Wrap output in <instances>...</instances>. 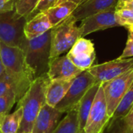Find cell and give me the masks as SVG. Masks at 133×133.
Returning <instances> with one entry per match:
<instances>
[{
    "label": "cell",
    "instance_id": "obj_1",
    "mask_svg": "<svg viewBox=\"0 0 133 133\" xmlns=\"http://www.w3.org/2000/svg\"><path fill=\"white\" fill-rule=\"evenodd\" d=\"M48 74L35 79L29 90L19 102L23 110V118L17 133L31 132L35 120L41 108L46 104V89L50 82Z\"/></svg>",
    "mask_w": 133,
    "mask_h": 133
},
{
    "label": "cell",
    "instance_id": "obj_2",
    "mask_svg": "<svg viewBox=\"0 0 133 133\" xmlns=\"http://www.w3.org/2000/svg\"><path fill=\"white\" fill-rule=\"evenodd\" d=\"M51 30L37 37L27 40L26 62L34 79L48 73L51 61Z\"/></svg>",
    "mask_w": 133,
    "mask_h": 133
},
{
    "label": "cell",
    "instance_id": "obj_3",
    "mask_svg": "<svg viewBox=\"0 0 133 133\" xmlns=\"http://www.w3.org/2000/svg\"><path fill=\"white\" fill-rule=\"evenodd\" d=\"M76 22L70 16L51 28V59L61 56L63 53L69 51L76 41L82 37L81 29L76 26Z\"/></svg>",
    "mask_w": 133,
    "mask_h": 133
},
{
    "label": "cell",
    "instance_id": "obj_4",
    "mask_svg": "<svg viewBox=\"0 0 133 133\" xmlns=\"http://www.w3.org/2000/svg\"><path fill=\"white\" fill-rule=\"evenodd\" d=\"M26 23V19L17 17L14 10L0 13V42L25 52L28 40L24 34Z\"/></svg>",
    "mask_w": 133,
    "mask_h": 133
},
{
    "label": "cell",
    "instance_id": "obj_5",
    "mask_svg": "<svg viewBox=\"0 0 133 133\" xmlns=\"http://www.w3.org/2000/svg\"><path fill=\"white\" fill-rule=\"evenodd\" d=\"M0 55L5 72L8 75L21 80L33 82L35 79L27 66L25 52L22 49L0 42Z\"/></svg>",
    "mask_w": 133,
    "mask_h": 133
},
{
    "label": "cell",
    "instance_id": "obj_6",
    "mask_svg": "<svg viewBox=\"0 0 133 133\" xmlns=\"http://www.w3.org/2000/svg\"><path fill=\"white\" fill-rule=\"evenodd\" d=\"M97 83L96 79L88 70L83 71L73 79L67 94L55 108L63 113L76 108L85 94Z\"/></svg>",
    "mask_w": 133,
    "mask_h": 133
},
{
    "label": "cell",
    "instance_id": "obj_7",
    "mask_svg": "<svg viewBox=\"0 0 133 133\" xmlns=\"http://www.w3.org/2000/svg\"><path fill=\"white\" fill-rule=\"evenodd\" d=\"M132 83L133 68L124 74L101 84L111 119Z\"/></svg>",
    "mask_w": 133,
    "mask_h": 133
},
{
    "label": "cell",
    "instance_id": "obj_8",
    "mask_svg": "<svg viewBox=\"0 0 133 133\" xmlns=\"http://www.w3.org/2000/svg\"><path fill=\"white\" fill-rule=\"evenodd\" d=\"M110 121L104 90L101 84L87 118L83 133H104Z\"/></svg>",
    "mask_w": 133,
    "mask_h": 133
},
{
    "label": "cell",
    "instance_id": "obj_9",
    "mask_svg": "<svg viewBox=\"0 0 133 133\" xmlns=\"http://www.w3.org/2000/svg\"><path fill=\"white\" fill-rule=\"evenodd\" d=\"M133 68V57L121 59L119 58L102 64L94 65L87 69L97 83L102 84L111 80Z\"/></svg>",
    "mask_w": 133,
    "mask_h": 133
},
{
    "label": "cell",
    "instance_id": "obj_10",
    "mask_svg": "<svg viewBox=\"0 0 133 133\" xmlns=\"http://www.w3.org/2000/svg\"><path fill=\"white\" fill-rule=\"evenodd\" d=\"M122 24L116 14V9L97 12L81 20L79 26L82 32V37L89 34L104 30L108 28L122 26Z\"/></svg>",
    "mask_w": 133,
    "mask_h": 133
},
{
    "label": "cell",
    "instance_id": "obj_11",
    "mask_svg": "<svg viewBox=\"0 0 133 133\" xmlns=\"http://www.w3.org/2000/svg\"><path fill=\"white\" fill-rule=\"evenodd\" d=\"M67 56L77 68L87 70L94 65L96 59L94 44L90 40L80 37L68 51Z\"/></svg>",
    "mask_w": 133,
    "mask_h": 133
},
{
    "label": "cell",
    "instance_id": "obj_12",
    "mask_svg": "<svg viewBox=\"0 0 133 133\" xmlns=\"http://www.w3.org/2000/svg\"><path fill=\"white\" fill-rule=\"evenodd\" d=\"M82 72L65 55L51 59L47 74L51 80H72Z\"/></svg>",
    "mask_w": 133,
    "mask_h": 133
},
{
    "label": "cell",
    "instance_id": "obj_13",
    "mask_svg": "<svg viewBox=\"0 0 133 133\" xmlns=\"http://www.w3.org/2000/svg\"><path fill=\"white\" fill-rule=\"evenodd\" d=\"M65 114L47 104L41 108L33 126L32 133H52Z\"/></svg>",
    "mask_w": 133,
    "mask_h": 133
},
{
    "label": "cell",
    "instance_id": "obj_14",
    "mask_svg": "<svg viewBox=\"0 0 133 133\" xmlns=\"http://www.w3.org/2000/svg\"><path fill=\"white\" fill-rule=\"evenodd\" d=\"M119 0H87L79 5L72 16L76 20H82L86 17L97 12L116 9Z\"/></svg>",
    "mask_w": 133,
    "mask_h": 133
},
{
    "label": "cell",
    "instance_id": "obj_15",
    "mask_svg": "<svg viewBox=\"0 0 133 133\" xmlns=\"http://www.w3.org/2000/svg\"><path fill=\"white\" fill-rule=\"evenodd\" d=\"M73 79L72 80H50L46 89V104L55 108L67 94Z\"/></svg>",
    "mask_w": 133,
    "mask_h": 133
},
{
    "label": "cell",
    "instance_id": "obj_16",
    "mask_svg": "<svg viewBox=\"0 0 133 133\" xmlns=\"http://www.w3.org/2000/svg\"><path fill=\"white\" fill-rule=\"evenodd\" d=\"M52 26L44 12L37 14L26 21L24 27V34L28 40L37 37L50 30Z\"/></svg>",
    "mask_w": 133,
    "mask_h": 133
},
{
    "label": "cell",
    "instance_id": "obj_17",
    "mask_svg": "<svg viewBox=\"0 0 133 133\" xmlns=\"http://www.w3.org/2000/svg\"><path fill=\"white\" fill-rule=\"evenodd\" d=\"M77 6L78 5L72 2L65 1L55 5L44 12V13L48 16L52 27H54L69 17Z\"/></svg>",
    "mask_w": 133,
    "mask_h": 133
},
{
    "label": "cell",
    "instance_id": "obj_18",
    "mask_svg": "<svg viewBox=\"0 0 133 133\" xmlns=\"http://www.w3.org/2000/svg\"><path fill=\"white\" fill-rule=\"evenodd\" d=\"M101 84L97 83L94 86H93L83 97V98L80 100L79 103L77 105V112H78V118L79 122V127L80 129L83 132L84 127L86 125L87 118L89 116L90 111L91 110V108L93 106L95 97L97 95V93L99 90Z\"/></svg>",
    "mask_w": 133,
    "mask_h": 133
},
{
    "label": "cell",
    "instance_id": "obj_19",
    "mask_svg": "<svg viewBox=\"0 0 133 133\" xmlns=\"http://www.w3.org/2000/svg\"><path fill=\"white\" fill-rule=\"evenodd\" d=\"M65 114L52 133H83L79 127L77 109H72Z\"/></svg>",
    "mask_w": 133,
    "mask_h": 133
},
{
    "label": "cell",
    "instance_id": "obj_20",
    "mask_svg": "<svg viewBox=\"0 0 133 133\" xmlns=\"http://www.w3.org/2000/svg\"><path fill=\"white\" fill-rule=\"evenodd\" d=\"M23 118V110L17 107L11 114L0 116V133H17Z\"/></svg>",
    "mask_w": 133,
    "mask_h": 133
},
{
    "label": "cell",
    "instance_id": "obj_21",
    "mask_svg": "<svg viewBox=\"0 0 133 133\" xmlns=\"http://www.w3.org/2000/svg\"><path fill=\"white\" fill-rule=\"evenodd\" d=\"M133 105V83L128 90L127 93L121 101L117 109L115 110L111 119L114 121L122 120L129 111Z\"/></svg>",
    "mask_w": 133,
    "mask_h": 133
},
{
    "label": "cell",
    "instance_id": "obj_22",
    "mask_svg": "<svg viewBox=\"0 0 133 133\" xmlns=\"http://www.w3.org/2000/svg\"><path fill=\"white\" fill-rule=\"evenodd\" d=\"M40 1L41 0H15V15L17 17H24L27 20Z\"/></svg>",
    "mask_w": 133,
    "mask_h": 133
},
{
    "label": "cell",
    "instance_id": "obj_23",
    "mask_svg": "<svg viewBox=\"0 0 133 133\" xmlns=\"http://www.w3.org/2000/svg\"><path fill=\"white\" fill-rule=\"evenodd\" d=\"M17 103V97L15 92L9 91L0 96V116L8 115L13 107Z\"/></svg>",
    "mask_w": 133,
    "mask_h": 133
},
{
    "label": "cell",
    "instance_id": "obj_24",
    "mask_svg": "<svg viewBox=\"0 0 133 133\" xmlns=\"http://www.w3.org/2000/svg\"><path fill=\"white\" fill-rule=\"evenodd\" d=\"M116 14L122 26L133 24V10L129 9H116Z\"/></svg>",
    "mask_w": 133,
    "mask_h": 133
},
{
    "label": "cell",
    "instance_id": "obj_25",
    "mask_svg": "<svg viewBox=\"0 0 133 133\" xmlns=\"http://www.w3.org/2000/svg\"><path fill=\"white\" fill-rule=\"evenodd\" d=\"M57 2H58V0H41L39 2V3L37 4V7L35 8V9L34 10V12L31 13V15L27 19V20L30 19L31 18H33L38 13L46 12L51 7L55 6L57 4Z\"/></svg>",
    "mask_w": 133,
    "mask_h": 133
},
{
    "label": "cell",
    "instance_id": "obj_26",
    "mask_svg": "<svg viewBox=\"0 0 133 133\" xmlns=\"http://www.w3.org/2000/svg\"><path fill=\"white\" fill-rule=\"evenodd\" d=\"M121 121L125 132L127 133H133V105L127 115Z\"/></svg>",
    "mask_w": 133,
    "mask_h": 133
},
{
    "label": "cell",
    "instance_id": "obj_27",
    "mask_svg": "<svg viewBox=\"0 0 133 133\" xmlns=\"http://www.w3.org/2000/svg\"><path fill=\"white\" fill-rule=\"evenodd\" d=\"M133 57V39L130 37H128V40L126 42L125 48L122 52V54L118 57L121 59L129 58Z\"/></svg>",
    "mask_w": 133,
    "mask_h": 133
},
{
    "label": "cell",
    "instance_id": "obj_28",
    "mask_svg": "<svg viewBox=\"0 0 133 133\" xmlns=\"http://www.w3.org/2000/svg\"><path fill=\"white\" fill-rule=\"evenodd\" d=\"M15 0H0V13L14 10Z\"/></svg>",
    "mask_w": 133,
    "mask_h": 133
},
{
    "label": "cell",
    "instance_id": "obj_29",
    "mask_svg": "<svg viewBox=\"0 0 133 133\" xmlns=\"http://www.w3.org/2000/svg\"><path fill=\"white\" fill-rule=\"evenodd\" d=\"M116 9H129L133 10V0H126L122 2H118Z\"/></svg>",
    "mask_w": 133,
    "mask_h": 133
},
{
    "label": "cell",
    "instance_id": "obj_30",
    "mask_svg": "<svg viewBox=\"0 0 133 133\" xmlns=\"http://www.w3.org/2000/svg\"><path fill=\"white\" fill-rule=\"evenodd\" d=\"M65 1H70V2H74V3H76V4H77V5H80V4L83 2V0H58L57 4H59V3L63 2H65ZM57 4H56V5H57Z\"/></svg>",
    "mask_w": 133,
    "mask_h": 133
},
{
    "label": "cell",
    "instance_id": "obj_31",
    "mask_svg": "<svg viewBox=\"0 0 133 133\" xmlns=\"http://www.w3.org/2000/svg\"><path fill=\"white\" fill-rule=\"evenodd\" d=\"M128 30H129V37H130L131 38L133 39V24L132 25H129L125 26Z\"/></svg>",
    "mask_w": 133,
    "mask_h": 133
},
{
    "label": "cell",
    "instance_id": "obj_32",
    "mask_svg": "<svg viewBox=\"0 0 133 133\" xmlns=\"http://www.w3.org/2000/svg\"><path fill=\"white\" fill-rule=\"evenodd\" d=\"M113 133H127L125 132V129H124V127H123V125H122H122L121 126H119V128H118L115 132Z\"/></svg>",
    "mask_w": 133,
    "mask_h": 133
},
{
    "label": "cell",
    "instance_id": "obj_33",
    "mask_svg": "<svg viewBox=\"0 0 133 133\" xmlns=\"http://www.w3.org/2000/svg\"><path fill=\"white\" fill-rule=\"evenodd\" d=\"M5 72V68L3 66V64H2V58H1V55H0V77L2 76V75Z\"/></svg>",
    "mask_w": 133,
    "mask_h": 133
},
{
    "label": "cell",
    "instance_id": "obj_34",
    "mask_svg": "<svg viewBox=\"0 0 133 133\" xmlns=\"http://www.w3.org/2000/svg\"><path fill=\"white\" fill-rule=\"evenodd\" d=\"M125 1H126V0H119L118 2H125Z\"/></svg>",
    "mask_w": 133,
    "mask_h": 133
},
{
    "label": "cell",
    "instance_id": "obj_35",
    "mask_svg": "<svg viewBox=\"0 0 133 133\" xmlns=\"http://www.w3.org/2000/svg\"><path fill=\"white\" fill-rule=\"evenodd\" d=\"M86 1H87V0H83V2H82V3H83V2H86ZM82 3H81V4H82Z\"/></svg>",
    "mask_w": 133,
    "mask_h": 133
},
{
    "label": "cell",
    "instance_id": "obj_36",
    "mask_svg": "<svg viewBox=\"0 0 133 133\" xmlns=\"http://www.w3.org/2000/svg\"><path fill=\"white\" fill-rule=\"evenodd\" d=\"M28 133H32V132H28Z\"/></svg>",
    "mask_w": 133,
    "mask_h": 133
},
{
    "label": "cell",
    "instance_id": "obj_37",
    "mask_svg": "<svg viewBox=\"0 0 133 133\" xmlns=\"http://www.w3.org/2000/svg\"><path fill=\"white\" fill-rule=\"evenodd\" d=\"M6 1H9V0H6Z\"/></svg>",
    "mask_w": 133,
    "mask_h": 133
}]
</instances>
